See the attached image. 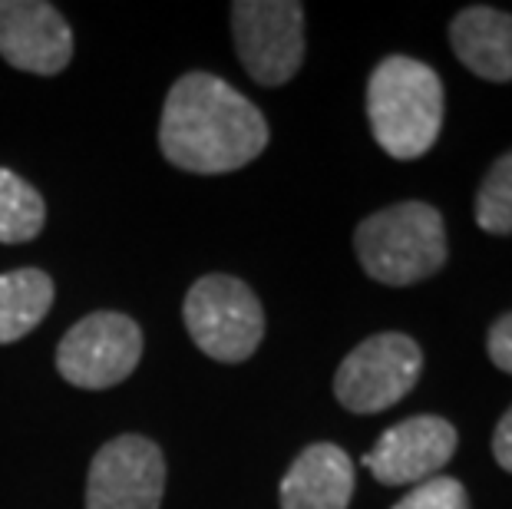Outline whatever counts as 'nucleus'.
Here are the masks:
<instances>
[{"instance_id":"obj_1","label":"nucleus","mask_w":512,"mask_h":509,"mask_svg":"<svg viewBox=\"0 0 512 509\" xmlns=\"http://www.w3.org/2000/svg\"><path fill=\"white\" fill-rule=\"evenodd\" d=\"M159 146L182 172L222 176L265 153L268 119L232 83L192 70L172 83L166 96Z\"/></svg>"},{"instance_id":"obj_2","label":"nucleus","mask_w":512,"mask_h":509,"mask_svg":"<svg viewBox=\"0 0 512 509\" xmlns=\"http://www.w3.org/2000/svg\"><path fill=\"white\" fill-rule=\"evenodd\" d=\"M367 119L377 146L394 159H420L443 129V80L413 57L380 60L367 80Z\"/></svg>"},{"instance_id":"obj_3","label":"nucleus","mask_w":512,"mask_h":509,"mask_svg":"<svg viewBox=\"0 0 512 509\" xmlns=\"http://www.w3.org/2000/svg\"><path fill=\"white\" fill-rule=\"evenodd\" d=\"M354 252L364 272L380 285L407 288L446 265V225L427 202L387 205L357 225Z\"/></svg>"},{"instance_id":"obj_4","label":"nucleus","mask_w":512,"mask_h":509,"mask_svg":"<svg viewBox=\"0 0 512 509\" xmlns=\"http://www.w3.org/2000/svg\"><path fill=\"white\" fill-rule=\"evenodd\" d=\"M195 348L212 361L242 364L265 338V311L252 288L232 275H205L189 288L182 305Z\"/></svg>"},{"instance_id":"obj_5","label":"nucleus","mask_w":512,"mask_h":509,"mask_svg":"<svg viewBox=\"0 0 512 509\" xmlns=\"http://www.w3.org/2000/svg\"><path fill=\"white\" fill-rule=\"evenodd\" d=\"M423 351L410 334L384 331L361 341L334 374V397L351 414H380L420 381Z\"/></svg>"},{"instance_id":"obj_6","label":"nucleus","mask_w":512,"mask_h":509,"mask_svg":"<svg viewBox=\"0 0 512 509\" xmlns=\"http://www.w3.org/2000/svg\"><path fill=\"white\" fill-rule=\"evenodd\" d=\"M143 357V331L123 311H93L57 344V371L86 391L123 384Z\"/></svg>"},{"instance_id":"obj_7","label":"nucleus","mask_w":512,"mask_h":509,"mask_svg":"<svg viewBox=\"0 0 512 509\" xmlns=\"http://www.w3.org/2000/svg\"><path fill=\"white\" fill-rule=\"evenodd\" d=\"M235 50L261 86L288 83L304 63V7L298 0H238L232 4Z\"/></svg>"},{"instance_id":"obj_8","label":"nucleus","mask_w":512,"mask_h":509,"mask_svg":"<svg viewBox=\"0 0 512 509\" xmlns=\"http://www.w3.org/2000/svg\"><path fill=\"white\" fill-rule=\"evenodd\" d=\"M166 460L149 437L126 433L96 450L86 476V509H159Z\"/></svg>"},{"instance_id":"obj_9","label":"nucleus","mask_w":512,"mask_h":509,"mask_svg":"<svg viewBox=\"0 0 512 509\" xmlns=\"http://www.w3.org/2000/svg\"><path fill=\"white\" fill-rule=\"evenodd\" d=\"M460 447V433L446 417H407L380 433L374 450H367L364 467L384 486H410L437 476Z\"/></svg>"},{"instance_id":"obj_10","label":"nucleus","mask_w":512,"mask_h":509,"mask_svg":"<svg viewBox=\"0 0 512 509\" xmlns=\"http://www.w3.org/2000/svg\"><path fill=\"white\" fill-rule=\"evenodd\" d=\"M0 57L24 73L57 77L73 57L67 17L43 0H0Z\"/></svg>"},{"instance_id":"obj_11","label":"nucleus","mask_w":512,"mask_h":509,"mask_svg":"<svg viewBox=\"0 0 512 509\" xmlns=\"http://www.w3.org/2000/svg\"><path fill=\"white\" fill-rule=\"evenodd\" d=\"M281 509H347L354 496V460L337 443L304 447L281 480Z\"/></svg>"},{"instance_id":"obj_12","label":"nucleus","mask_w":512,"mask_h":509,"mask_svg":"<svg viewBox=\"0 0 512 509\" xmlns=\"http://www.w3.org/2000/svg\"><path fill=\"white\" fill-rule=\"evenodd\" d=\"M456 60L479 80L512 83V14L486 4L460 10L450 24Z\"/></svg>"},{"instance_id":"obj_13","label":"nucleus","mask_w":512,"mask_h":509,"mask_svg":"<svg viewBox=\"0 0 512 509\" xmlns=\"http://www.w3.org/2000/svg\"><path fill=\"white\" fill-rule=\"evenodd\" d=\"M53 305V281L40 268L0 275V344L27 338Z\"/></svg>"},{"instance_id":"obj_14","label":"nucleus","mask_w":512,"mask_h":509,"mask_svg":"<svg viewBox=\"0 0 512 509\" xmlns=\"http://www.w3.org/2000/svg\"><path fill=\"white\" fill-rule=\"evenodd\" d=\"M43 222H47V205H43L40 192L17 172L0 169V242H30L40 235Z\"/></svg>"},{"instance_id":"obj_15","label":"nucleus","mask_w":512,"mask_h":509,"mask_svg":"<svg viewBox=\"0 0 512 509\" xmlns=\"http://www.w3.org/2000/svg\"><path fill=\"white\" fill-rule=\"evenodd\" d=\"M476 225L489 235H512V149L489 166L476 189Z\"/></svg>"},{"instance_id":"obj_16","label":"nucleus","mask_w":512,"mask_h":509,"mask_svg":"<svg viewBox=\"0 0 512 509\" xmlns=\"http://www.w3.org/2000/svg\"><path fill=\"white\" fill-rule=\"evenodd\" d=\"M394 509H470V493L453 476H430L413 486Z\"/></svg>"},{"instance_id":"obj_17","label":"nucleus","mask_w":512,"mask_h":509,"mask_svg":"<svg viewBox=\"0 0 512 509\" xmlns=\"http://www.w3.org/2000/svg\"><path fill=\"white\" fill-rule=\"evenodd\" d=\"M486 351L499 371L512 374V311H506L503 318L493 321V328L486 334Z\"/></svg>"},{"instance_id":"obj_18","label":"nucleus","mask_w":512,"mask_h":509,"mask_svg":"<svg viewBox=\"0 0 512 509\" xmlns=\"http://www.w3.org/2000/svg\"><path fill=\"white\" fill-rule=\"evenodd\" d=\"M493 457L506 473H512V407L499 417V424L493 430Z\"/></svg>"}]
</instances>
